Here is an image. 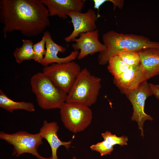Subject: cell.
Returning <instances> with one entry per match:
<instances>
[{"label": "cell", "mask_w": 159, "mask_h": 159, "mask_svg": "<svg viewBox=\"0 0 159 159\" xmlns=\"http://www.w3.org/2000/svg\"><path fill=\"white\" fill-rule=\"evenodd\" d=\"M49 16L41 0H0V22L5 38L8 33L15 31L27 37L40 34L49 25Z\"/></svg>", "instance_id": "cell-1"}, {"label": "cell", "mask_w": 159, "mask_h": 159, "mask_svg": "<svg viewBox=\"0 0 159 159\" xmlns=\"http://www.w3.org/2000/svg\"><path fill=\"white\" fill-rule=\"evenodd\" d=\"M102 40L106 49L98 55V62L101 65L107 64L111 57L120 52H138L148 48H159V42L152 41L143 35L123 34L113 30L103 34Z\"/></svg>", "instance_id": "cell-2"}, {"label": "cell", "mask_w": 159, "mask_h": 159, "mask_svg": "<svg viewBox=\"0 0 159 159\" xmlns=\"http://www.w3.org/2000/svg\"><path fill=\"white\" fill-rule=\"evenodd\" d=\"M101 81L100 78L92 74L87 68L82 69L67 94L65 102L90 107L97 101Z\"/></svg>", "instance_id": "cell-3"}, {"label": "cell", "mask_w": 159, "mask_h": 159, "mask_svg": "<svg viewBox=\"0 0 159 159\" xmlns=\"http://www.w3.org/2000/svg\"><path fill=\"white\" fill-rule=\"evenodd\" d=\"M30 84L37 104L42 109H60L66 102L67 94L56 86L42 72L34 74Z\"/></svg>", "instance_id": "cell-4"}, {"label": "cell", "mask_w": 159, "mask_h": 159, "mask_svg": "<svg viewBox=\"0 0 159 159\" xmlns=\"http://www.w3.org/2000/svg\"><path fill=\"white\" fill-rule=\"evenodd\" d=\"M0 138L13 146V156L18 157L23 154L28 153L38 159H52L51 156L44 157L38 152V147L43 144V138L39 133L31 134L25 131H20L7 134L1 131Z\"/></svg>", "instance_id": "cell-5"}, {"label": "cell", "mask_w": 159, "mask_h": 159, "mask_svg": "<svg viewBox=\"0 0 159 159\" xmlns=\"http://www.w3.org/2000/svg\"><path fill=\"white\" fill-rule=\"evenodd\" d=\"M59 109L61 119L64 126L72 132L84 130L91 123L92 113L90 107L65 102Z\"/></svg>", "instance_id": "cell-6"}, {"label": "cell", "mask_w": 159, "mask_h": 159, "mask_svg": "<svg viewBox=\"0 0 159 159\" xmlns=\"http://www.w3.org/2000/svg\"><path fill=\"white\" fill-rule=\"evenodd\" d=\"M81 70L79 64L72 61L52 63L44 67L42 72L56 86L67 94Z\"/></svg>", "instance_id": "cell-7"}, {"label": "cell", "mask_w": 159, "mask_h": 159, "mask_svg": "<svg viewBox=\"0 0 159 159\" xmlns=\"http://www.w3.org/2000/svg\"><path fill=\"white\" fill-rule=\"evenodd\" d=\"M132 105L133 109L132 121L137 122L138 128L141 131V135L144 136L143 129L144 122L147 120L152 121L153 118L144 111L146 99L153 94L147 81L144 82L138 88L125 93Z\"/></svg>", "instance_id": "cell-8"}, {"label": "cell", "mask_w": 159, "mask_h": 159, "mask_svg": "<svg viewBox=\"0 0 159 159\" xmlns=\"http://www.w3.org/2000/svg\"><path fill=\"white\" fill-rule=\"evenodd\" d=\"M67 16L71 19L74 29L70 35L64 38L66 42L72 41L82 33L97 29L96 22L98 16L92 9H89L85 13L70 11Z\"/></svg>", "instance_id": "cell-9"}, {"label": "cell", "mask_w": 159, "mask_h": 159, "mask_svg": "<svg viewBox=\"0 0 159 159\" xmlns=\"http://www.w3.org/2000/svg\"><path fill=\"white\" fill-rule=\"evenodd\" d=\"M99 38V30L96 29L82 33L79 38L72 40V42H75L72 44L74 50H80L77 58L81 59L88 55H92L97 52L105 51L106 47L100 42Z\"/></svg>", "instance_id": "cell-10"}, {"label": "cell", "mask_w": 159, "mask_h": 159, "mask_svg": "<svg viewBox=\"0 0 159 159\" xmlns=\"http://www.w3.org/2000/svg\"><path fill=\"white\" fill-rule=\"evenodd\" d=\"M147 80L140 63L130 67L118 78L113 79L114 84L125 94L138 88Z\"/></svg>", "instance_id": "cell-11"}, {"label": "cell", "mask_w": 159, "mask_h": 159, "mask_svg": "<svg viewBox=\"0 0 159 159\" xmlns=\"http://www.w3.org/2000/svg\"><path fill=\"white\" fill-rule=\"evenodd\" d=\"M43 35L45 38L46 49L45 55L40 63L42 66L46 67L51 64L67 62L77 58L79 53L77 50H74L65 57H59L57 55L58 53L64 52L66 51V48L55 43L49 32H44Z\"/></svg>", "instance_id": "cell-12"}, {"label": "cell", "mask_w": 159, "mask_h": 159, "mask_svg": "<svg viewBox=\"0 0 159 159\" xmlns=\"http://www.w3.org/2000/svg\"><path fill=\"white\" fill-rule=\"evenodd\" d=\"M49 11V16H57L63 19L67 18L70 11L81 12L86 0H41Z\"/></svg>", "instance_id": "cell-13"}, {"label": "cell", "mask_w": 159, "mask_h": 159, "mask_svg": "<svg viewBox=\"0 0 159 159\" xmlns=\"http://www.w3.org/2000/svg\"><path fill=\"white\" fill-rule=\"evenodd\" d=\"M59 129V127L57 122H48L44 120L39 132L50 145L52 151V159H58L57 151L60 146H64L67 150H68L72 142V140L68 142L60 140L57 134Z\"/></svg>", "instance_id": "cell-14"}, {"label": "cell", "mask_w": 159, "mask_h": 159, "mask_svg": "<svg viewBox=\"0 0 159 159\" xmlns=\"http://www.w3.org/2000/svg\"><path fill=\"white\" fill-rule=\"evenodd\" d=\"M137 52L146 79L159 74V48H148Z\"/></svg>", "instance_id": "cell-15"}, {"label": "cell", "mask_w": 159, "mask_h": 159, "mask_svg": "<svg viewBox=\"0 0 159 159\" xmlns=\"http://www.w3.org/2000/svg\"><path fill=\"white\" fill-rule=\"evenodd\" d=\"M0 107L11 113L18 109L30 112L35 110V107L33 103L24 101H14L9 98L1 89L0 90Z\"/></svg>", "instance_id": "cell-16"}, {"label": "cell", "mask_w": 159, "mask_h": 159, "mask_svg": "<svg viewBox=\"0 0 159 159\" xmlns=\"http://www.w3.org/2000/svg\"><path fill=\"white\" fill-rule=\"evenodd\" d=\"M21 47L16 48L13 55L16 62L20 64L25 61L33 59L34 51L32 41L30 40L22 39Z\"/></svg>", "instance_id": "cell-17"}, {"label": "cell", "mask_w": 159, "mask_h": 159, "mask_svg": "<svg viewBox=\"0 0 159 159\" xmlns=\"http://www.w3.org/2000/svg\"><path fill=\"white\" fill-rule=\"evenodd\" d=\"M108 70L114 78L119 77L130 67L117 55L111 57L108 60Z\"/></svg>", "instance_id": "cell-18"}, {"label": "cell", "mask_w": 159, "mask_h": 159, "mask_svg": "<svg viewBox=\"0 0 159 159\" xmlns=\"http://www.w3.org/2000/svg\"><path fill=\"white\" fill-rule=\"evenodd\" d=\"M117 55L125 63L130 67L137 65L140 62V57L137 51L123 52L119 53Z\"/></svg>", "instance_id": "cell-19"}, {"label": "cell", "mask_w": 159, "mask_h": 159, "mask_svg": "<svg viewBox=\"0 0 159 159\" xmlns=\"http://www.w3.org/2000/svg\"><path fill=\"white\" fill-rule=\"evenodd\" d=\"M101 135L104 140H106L113 146L118 144L121 146L127 145V137L123 135L118 137L115 134H112L110 132L107 131L102 133Z\"/></svg>", "instance_id": "cell-20"}, {"label": "cell", "mask_w": 159, "mask_h": 159, "mask_svg": "<svg viewBox=\"0 0 159 159\" xmlns=\"http://www.w3.org/2000/svg\"><path fill=\"white\" fill-rule=\"evenodd\" d=\"M46 39L44 36L39 42L34 44V57L33 59L38 62L41 63L46 52L45 49Z\"/></svg>", "instance_id": "cell-21"}, {"label": "cell", "mask_w": 159, "mask_h": 159, "mask_svg": "<svg viewBox=\"0 0 159 159\" xmlns=\"http://www.w3.org/2000/svg\"><path fill=\"white\" fill-rule=\"evenodd\" d=\"M113 146L106 140H104L91 145L90 148L93 151L99 152L102 156L110 155L114 150Z\"/></svg>", "instance_id": "cell-22"}, {"label": "cell", "mask_w": 159, "mask_h": 159, "mask_svg": "<svg viewBox=\"0 0 159 159\" xmlns=\"http://www.w3.org/2000/svg\"><path fill=\"white\" fill-rule=\"evenodd\" d=\"M149 87L152 94L158 99H159V85L149 83Z\"/></svg>", "instance_id": "cell-23"}, {"label": "cell", "mask_w": 159, "mask_h": 159, "mask_svg": "<svg viewBox=\"0 0 159 159\" xmlns=\"http://www.w3.org/2000/svg\"><path fill=\"white\" fill-rule=\"evenodd\" d=\"M107 1H110L114 5V10L116 6L118 7L119 9H121L124 5V0H107Z\"/></svg>", "instance_id": "cell-24"}, {"label": "cell", "mask_w": 159, "mask_h": 159, "mask_svg": "<svg viewBox=\"0 0 159 159\" xmlns=\"http://www.w3.org/2000/svg\"><path fill=\"white\" fill-rule=\"evenodd\" d=\"M93 1L95 3L94 8L98 9L100 6L104 2L107 1V0H95Z\"/></svg>", "instance_id": "cell-25"}, {"label": "cell", "mask_w": 159, "mask_h": 159, "mask_svg": "<svg viewBox=\"0 0 159 159\" xmlns=\"http://www.w3.org/2000/svg\"><path fill=\"white\" fill-rule=\"evenodd\" d=\"M77 159V158H76L75 157H73L72 158V159Z\"/></svg>", "instance_id": "cell-26"}]
</instances>
